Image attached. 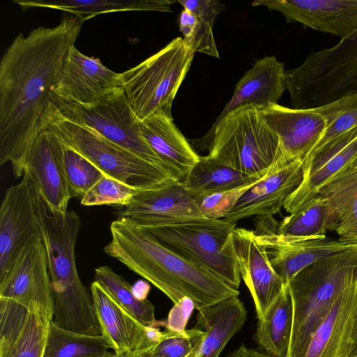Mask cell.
<instances>
[{"label": "cell", "instance_id": "obj_1", "mask_svg": "<svg viewBox=\"0 0 357 357\" xmlns=\"http://www.w3.org/2000/svg\"><path fill=\"white\" fill-rule=\"evenodd\" d=\"M83 20L66 15L53 27L20 33L0 61V165L10 163L16 178L43 128V115Z\"/></svg>", "mask_w": 357, "mask_h": 357}, {"label": "cell", "instance_id": "obj_2", "mask_svg": "<svg viewBox=\"0 0 357 357\" xmlns=\"http://www.w3.org/2000/svg\"><path fill=\"white\" fill-rule=\"evenodd\" d=\"M111 241L105 252L151 282L173 303L192 301L198 311L239 291L212 273L175 254L127 219L110 225Z\"/></svg>", "mask_w": 357, "mask_h": 357}, {"label": "cell", "instance_id": "obj_3", "mask_svg": "<svg viewBox=\"0 0 357 357\" xmlns=\"http://www.w3.org/2000/svg\"><path fill=\"white\" fill-rule=\"evenodd\" d=\"M38 216L53 294V320L60 327L86 335H101L91 297L75 263L81 220L74 211L52 212L37 191Z\"/></svg>", "mask_w": 357, "mask_h": 357}, {"label": "cell", "instance_id": "obj_4", "mask_svg": "<svg viewBox=\"0 0 357 357\" xmlns=\"http://www.w3.org/2000/svg\"><path fill=\"white\" fill-rule=\"evenodd\" d=\"M357 278V244L305 268L289 283L294 321L289 357H304L339 295Z\"/></svg>", "mask_w": 357, "mask_h": 357}, {"label": "cell", "instance_id": "obj_5", "mask_svg": "<svg viewBox=\"0 0 357 357\" xmlns=\"http://www.w3.org/2000/svg\"><path fill=\"white\" fill-rule=\"evenodd\" d=\"M189 142L194 149H208L209 156L250 175H263L285 158L278 135L252 104L232 110L204 136Z\"/></svg>", "mask_w": 357, "mask_h": 357}, {"label": "cell", "instance_id": "obj_6", "mask_svg": "<svg viewBox=\"0 0 357 357\" xmlns=\"http://www.w3.org/2000/svg\"><path fill=\"white\" fill-rule=\"evenodd\" d=\"M43 128L82 155L105 175L137 190L179 181L165 168L107 139L93 129L64 117L48 101L43 115Z\"/></svg>", "mask_w": 357, "mask_h": 357}, {"label": "cell", "instance_id": "obj_7", "mask_svg": "<svg viewBox=\"0 0 357 357\" xmlns=\"http://www.w3.org/2000/svg\"><path fill=\"white\" fill-rule=\"evenodd\" d=\"M295 109L315 108L357 92V37L311 51L299 66L285 70Z\"/></svg>", "mask_w": 357, "mask_h": 357}, {"label": "cell", "instance_id": "obj_8", "mask_svg": "<svg viewBox=\"0 0 357 357\" xmlns=\"http://www.w3.org/2000/svg\"><path fill=\"white\" fill-rule=\"evenodd\" d=\"M236 226L223 218H202L142 229L183 259L238 289L241 275L233 244Z\"/></svg>", "mask_w": 357, "mask_h": 357}, {"label": "cell", "instance_id": "obj_9", "mask_svg": "<svg viewBox=\"0 0 357 357\" xmlns=\"http://www.w3.org/2000/svg\"><path fill=\"white\" fill-rule=\"evenodd\" d=\"M194 54L183 38L177 37L139 64L121 73L122 88L141 121L160 109L171 112Z\"/></svg>", "mask_w": 357, "mask_h": 357}, {"label": "cell", "instance_id": "obj_10", "mask_svg": "<svg viewBox=\"0 0 357 357\" xmlns=\"http://www.w3.org/2000/svg\"><path fill=\"white\" fill-rule=\"evenodd\" d=\"M49 100L68 119L93 129L110 142L172 173L144 138L141 130L142 121L132 109L122 86L105 93L95 102L88 105L70 103L52 98Z\"/></svg>", "mask_w": 357, "mask_h": 357}, {"label": "cell", "instance_id": "obj_11", "mask_svg": "<svg viewBox=\"0 0 357 357\" xmlns=\"http://www.w3.org/2000/svg\"><path fill=\"white\" fill-rule=\"evenodd\" d=\"M42 241L37 189L28 172L6 192L0 208V278L28 248Z\"/></svg>", "mask_w": 357, "mask_h": 357}, {"label": "cell", "instance_id": "obj_12", "mask_svg": "<svg viewBox=\"0 0 357 357\" xmlns=\"http://www.w3.org/2000/svg\"><path fill=\"white\" fill-rule=\"evenodd\" d=\"M117 215L118 218L127 219L142 229L204 218L194 197L181 181L138 190Z\"/></svg>", "mask_w": 357, "mask_h": 357}, {"label": "cell", "instance_id": "obj_13", "mask_svg": "<svg viewBox=\"0 0 357 357\" xmlns=\"http://www.w3.org/2000/svg\"><path fill=\"white\" fill-rule=\"evenodd\" d=\"M0 298L15 301L53 320V294L43 241L22 252L0 278Z\"/></svg>", "mask_w": 357, "mask_h": 357}, {"label": "cell", "instance_id": "obj_14", "mask_svg": "<svg viewBox=\"0 0 357 357\" xmlns=\"http://www.w3.org/2000/svg\"><path fill=\"white\" fill-rule=\"evenodd\" d=\"M356 167L357 127L330 142L303 167V180L287 198L283 208L289 214L299 211L318 197L329 181Z\"/></svg>", "mask_w": 357, "mask_h": 357}, {"label": "cell", "instance_id": "obj_15", "mask_svg": "<svg viewBox=\"0 0 357 357\" xmlns=\"http://www.w3.org/2000/svg\"><path fill=\"white\" fill-rule=\"evenodd\" d=\"M91 295L102 335L107 338L115 354H141L158 344L162 332L138 321L95 280L91 285Z\"/></svg>", "mask_w": 357, "mask_h": 357}, {"label": "cell", "instance_id": "obj_16", "mask_svg": "<svg viewBox=\"0 0 357 357\" xmlns=\"http://www.w3.org/2000/svg\"><path fill=\"white\" fill-rule=\"evenodd\" d=\"M263 6L282 13L289 23L350 40L357 37V0H257Z\"/></svg>", "mask_w": 357, "mask_h": 357}, {"label": "cell", "instance_id": "obj_17", "mask_svg": "<svg viewBox=\"0 0 357 357\" xmlns=\"http://www.w3.org/2000/svg\"><path fill=\"white\" fill-rule=\"evenodd\" d=\"M303 178V158L279 160L245 191L223 219L236 223L247 218L273 216L283 208Z\"/></svg>", "mask_w": 357, "mask_h": 357}, {"label": "cell", "instance_id": "obj_18", "mask_svg": "<svg viewBox=\"0 0 357 357\" xmlns=\"http://www.w3.org/2000/svg\"><path fill=\"white\" fill-rule=\"evenodd\" d=\"M37 191L52 212L66 213L73 197L65 174L60 139L44 128L31 144L23 160Z\"/></svg>", "mask_w": 357, "mask_h": 357}, {"label": "cell", "instance_id": "obj_19", "mask_svg": "<svg viewBox=\"0 0 357 357\" xmlns=\"http://www.w3.org/2000/svg\"><path fill=\"white\" fill-rule=\"evenodd\" d=\"M233 244L241 278L251 294L257 319H261L284 284L255 231L236 227Z\"/></svg>", "mask_w": 357, "mask_h": 357}, {"label": "cell", "instance_id": "obj_20", "mask_svg": "<svg viewBox=\"0 0 357 357\" xmlns=\"http://www.w3.org/2000/svg\"><path fill=\"white\" fill-rule=\"evenodd\" d=\"M121 86V73L111 70L98 59L88 56L73 46L50 98L88 105L105 93Z\"/></svg>", "mask_w": 357, "mask_h": 357}, {"label": "cell", "instance_id": "obj_21", "mask_svg": "<svg viewBox=\"0 0 357 357\" xmlns=\"http://www.w3.org/2000/svg\"><path fill=\"white\" fill-rule=\"evenodd\" d=\"M52 320L0 298V357H44Z\"/></svg>", "mask_w": 357, "mask_h": 357}, {"label": "cell", "instance_id": "obj_22", "mask_svg": "<svg viewBox=\"0 0 357 357\" xmlns=\"http://www.w3.org/2000/svg\"><path fill=\"white\" fill-rule=\"evenodd\" d=\"M255 233L265 248L272 267L284 284H289L305 268L357 244L327 237L306 241H289L275 231Z\"/></svg>", "mask_w": 357, "mask_h": 357}, {"label": "cell", "instance_id": "obj_23", "mask_svg": "<svg viewBox=\"0 0 357 357\" xmlns=\"http://www.w3.org/2000/svg\"><path fill=\"white\" fill-rule=\"evenodd\" d=\"M259 110L278 135L283 155L288 160L303 158L321 139L326 129V121L316 108H289L278 103Z\"/></svg>", "mask_w": 357, "mask_h": 357}, {"label": "cell", "instance_id": "obj_24", "mask_svg": "<svg viewBox=\"0 0 357 357\" xmlns=\"http://www.w3.org/2000/svg\"><path fill=\"white\" fill-rule=\"evenodd\" d=\"M141 130L147 144L179 181L199 160L200 155L174 124L171 112L160 109L149 116L141 121Z\"/></svg>", "mask_w": 357, "mask_h": 357}, {"label": "cell", "instance_id": "obj_25", "mask_svg": "<svg viewBox=\"0 0 357 357\" xmlns=\"http://www.w3.org/2000/svg\"><path fill=\"white\" fill-rule=\"evenodd\" d=\"M285 89L284 63L274 56L257 60L236 84L233 96L211 127L243 105L252 104L260 109L278 104Z\"/></svg>", "mask_w": 357, "mask_h": 357}, {"label": "cell", "instance_id": "obj_26", "mask_svg": "<svg viewBox=\"0 0 357 357\" xmlns=\"http://www.w3.org/2000/svg\"><path fill=\"white\" fill-rule=\"evenodd\" d=\"M357 311V278L339 295L317 328L304 357H346Z\"/></svg>", "mask_w": 357, "mask_h": 357}, {"label": "cell", "instance_id": "obj_27", "mask_svg": "<svg viewBox=\"0 0 357 357\" xmlns=\"http://www.w3.org/2000/svg\"><path fill=\"white\" fill-rule=\"evenodd\" d=\"M247 315L238 296L198 310L195 327L206 334L194 357H218L229 340L241 329Z\"/></svg>", "mask_w": 357, "mask_h": 357}, {"label": "cell", "instance_id": "obj_28", "mask_svg": "<svg viewBox=\"0 0 357 357\" xmlns=\"http://www.w3.org/2000/svg\"><path fill=\"white\" fill-rule=\"evenodd\" d=\"M23 11L36 8L70 13L83 22L100 14L121 11L172 12L171 0H13Z\"/></svg>", "mask_w": 357, "mask_h": 357}, {"label": "cell", "instance_id": "obj_29", "mask_svg": "<svg viewBox=\"0 0 357 357\" xmlns=\"http://www.w3.org/2000/svg\"><path fill=\"white\" fill-rule=\"evenodd\" d=\"M293 321L290 289L284 284L263 318L258 319L255 340L259 347L274 357H289Z\"/></svg>", "mask_w": 357, "mask_h": 357}, {"label": "cell", "instance_id": "obj_30", "mask_svg": "<svg viewBox=\"0 0 357 357\" xmlns=\"http://www.w3.org/2000/svg\"><path fill=\"white\" fill-rule=\"evenodd\" d=\"M264 175L245 174L207 155H200L199 160L181 182L192 196L197 197L241 188Z\"/></svg>", "mask_w": 357, "mask_h": 357}, {"label": "cell", "instance_id": "obj_31", "mask_svg": "<svg viewBox=\"0 0 357 357\" xmlns=\"http://www.w3.org/2000/svg\"><path fill=\"white\" fill-rule=\"evenodd\" d=\"M333 208L339 239L357 243V167L337 176L319 192Z\"/></svg>", "mask_w": 357, "mask_h": 357}, {"label": "cell", "instance_id": "obj_32", "mask_svg": "<svg viewBox=\"0 0 357 357\" xmlns=\"http://www.w3.org/2000/svg\"><path fill=\"white\" fill-rule=\"evenodd\" d=\"M337 227L333 208L319 195L303 209L284 217L275 232L289 241H306L326 238L327 231H335Z\"/></svg>", "mask_w": 357, "mask_h": 357}, {"label": "cell", "instance_id": "obj_33", "mask_svg": "<svg viewBox=\"0 0 357 357\" xmlns=\"http://www.w3.org/2000/svg\"><path fill=\"white\" fill-rule=\"evenodd\" d=\"M112 347L103 335H86L50 324L44 357H112Z\"/></svg>", "mask_w": 357, "mask_h": 357}, {"label": "cell", "instance_id": "obj_34", "mask_svg": "<svg viewBox=\"0 0 357 357\" xmlns=\"http://www.w3.org/2000/svg\"><path fill=\"white\" fill-rule=\"evenodd\" d=\"M95 281L100 284L127 312L145 326L156 327L155 307L146 298H139L133 287L109 266L95 269Z\"/></svg>", "mask_w": 357, "mask_h": 357}, {"label": "cell", "instance_id": "obj_35", "mask_svg": "<svg viewBox=\"0 0 357 357\" xmlns=\"http://www.w3.org/2000/svg\"><path fill=\"white\" fill-rule=\"evenodd\" d=\"M315 108L325 119L326 129L318 143L303 158V167L330 142L357 127V92Z\"/></svg>", "mask_w": 357, "mask_h": 357}, {"label": "cell", "instance_id": "obj_36", "mask_svg": "<svg viewBox=\"0 0 357 357\" xmlns=\"http://www.w3.org/2000/svg\"><path fill=\"white\" fill-rule=\"evenodd\" d=\"M60 142L63 168L71 195L82 197L104 174L82 155Z\"/></svg>", "mask_w": 357, "mask_h": 357}, {"label": "cell", "instance_id": "obj_37", "mask_svg": "<svg viewBox=\"0 0 357 357\" xmlns=\"http://www.w3.org/2000/svg\"><path fill=\"white\" fill-rule=\"evenodd\" d=\"M178 25L183 35V42L188 49L195 53L198 52L219 58L213 26L185 8L180 13Z\"/></svg>", "mask_w": 357, "mask_h": 357}, {"label": "cell", "instance_id": "obj_38", "mask_svg": "<svg viewBox=\"0 0 357 357\" xmlns=\"http://www.w3.org/2000/svg\"><path fill=\"white\" fill-rule=\"evenodd\" d=\"M206 334L197 327L182 331L167 329L152 352L156 357H190L196 353Z\"/></svg>", "mask_w": 357, "mask_h": 357}, {"label": "cell", "instance_id": "obj_39", "mask_svg": "<svg viewBox=\"0 0 357 357\" xmlns=\"http://www.w3.org/2000/svg\"><path fill=\"white\" fill-rule=\"evenodd\" d=\"M138 190L115 178L103 175L81 199L86 206H117L128 204Z\"/></svg>", "mask_w": 357, "mask_h": 357}, {"label": "cell", "instance_id": "obj_40", "mask_svg": "<svg viewBox=\"0 0 357 357\" xmlns=\"http://www.w3.org/2000/svg\"><path fill=\"white\" fill-rule=\"evenodd\" d=\"M256 182L225 192L193 197L197 202L201 214L204 218L222 219L234 206L245 191Z\"/></svg>", "mask_w": 357, "mask_h": 357}, {"label": "cell", "instance_id": "obj_41", "mask_svg": "<svg viewBox=\"0 0 357 357\" xmlns=\"http://www.w3.org/2000/svg\"><path fill=\"white\" fill-rule=\"evenodd\" d=\"M183 8L188 9L199 19L213 26L216 17L225 10V5L217 0L178 1Z\"/></svg>", "mask_w": 357, "mask_h": 357}, {"label": "cell", "instance_id": "obj_42", "mask_svg": "<svg viewBox=\"0 0 357 357\" xmlns=\"http://www.w3.org/2000/svg\"><path fill=\"white\" fill-rule=\"evenodd\" d=\"M195 305L188 298H183L174 304V307L169 312L167 322V329L175 331L185 330L186 322Z\"/></svg>", "mask_w": 357, "mask_h": 357}, {"label": "cell", "instance_id": "obj_43", "mask_svg": "<svg viewBox=\"0 0 357 357\" xmlns=\"http://www.w3.org/2000/svg\"><path fill=\"white\" fill-rule=\"evenodd\" d=\"M229 357H274L266 352L259 351L258 350L253 349L241 345L236 350H235Z\"/></svg>", "mask_w": 357, "mask_h": 357}, {"label": "cell", "instance_id": "obj_44", "mask_svg": "<svg viewBox=\"0 0 357 357\" xmlns=\"http://www.w3.org/2000/svg\"><path fill=\"white\" fill-rule=\"evenodd\" d=\"M346 357H357V311L354 319Z\"/></svg>", "mask_w": 357, "mask_h": 357}, {"label": "cell", "instance_id": "obj_45", "mask_svg": "<svg viewBox=\"0 0 357 357\" xmlns=\"http://www.w3.org/2000/svg\"><path fill=\"white\" fill-rule=\"evenodd\" d=\"M136 296L140 299H146V296L149 291V285L143 281L138 282L135 287H132Z\"/></svg>", "mask_w": 357, "mask_h": 357}, {"label": "cell", "instance_id": "obj_46", "mask_svg": "<svg viewBox=\"0 0 357 357\" xmlns=\"http://www.w3.org/2000/svg\"><path fill=\"white\" fill-rule=\"evenodd\" d=\"M146 352H148V351H146ZM146 352H144V353H141V354H120V355H117V354H114L112 357H143L144 355Z\"/></svg>", "mask_w": 357, "mask_h": 357}, {"label": "cell", "instance_id": "obj_47", "mask_svg": "<svg viewBox=\"0 0 357 357\" xmlns=\"http://www.w3.org/2000/svg\"><path fill=\"white\" fill-rule=\"evenodd\" d=\"M195 354H193L192 356H190V357H194ZM143 357H156L152 352V350L146 352Z\"/></svg>", "mask_w": 357, "mask_h": 357}]
</instances>
